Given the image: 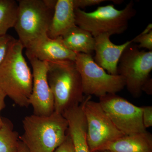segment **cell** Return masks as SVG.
<instances>
[{"instance_id":"6da1fadb","label":"cell","mask_w":152,"mask_h":152,"mask_svg":"<svg viewBox=\"0 0 152 152\" xmlns=\"http://www.w3.org/2000/svg\"><path fill=\"white\" fill-rule=\"evenodd\" d=\"M23 124L24 133L20 140L31 152H53L68 136L67 121L55 111L48 116H28Z\"/></svg>"},{"instance_id":"7a4b0ae2","label":"cell","mask_w":152,"mask_h":152,"mask_svg":"<svg viewBox=\"0 0 152 152\" xmlns=\"http://www.w3.org/2000/svg\"><path fill=\"white\" fill-rule=\"evenodd\" d=\"M18 40L13 44L0 65V88L20 107H28L33 87V74L23 55Z\"/></svg>"},{"instance_id":"3957f363","label":"cell","mask_w":152,"mask_h":152,"mask_svg":"<svg viewBox=\"0 0 152 152\" xmlns=\"http://www.w3.org/2000/svg\"><path fill=\"white\" fill-rule=\"evenodd\" d=\"M48 63V80L53 96L54 111L63 115L84 100L80 75L75 61Z\"/></svg>"},{"instance_id":"277c9868","label":"cell","mask_w":152,"mask_h":152,"mask_svg":"<svg viewBox=\"0 0 152 152\" xmlns=\"http://www.w3.org/2000/svg\"><path fill=\"white\" fill-rule=\"evenodd\" d=\"M136 13L132 1L121 10H117L113 4L101 6L91 12L75 9L76 26L89 32L94 37L101 34L112 36L123 34Z\"/></svg>"},{"instance_id":"5b68a950","label":"cell","mask_w":152,"mask_h":152,"mask_svg":"<svg viewBox=\"0 0 152 152\" xmlns=\"http://www.w3.org/2000/svg\"><path fill=\"white\" fill-rule=\"evenodd\" d=\"M57 0H19L14 28L24 48L47 35Z\"/></svg>"},{"instance_id":"8992f818","label":"cell","mask_w":152,"mask_h":152,"mask_svg":"<svg viewBox=\"0 0 152 152\" xmlns=\"http://www.w3.org/2000/svg\"><path fill=\"white\" fill-rule=\"evenodd\" d=\"M75 63L80 75L84 94L99 98L107 94H116L125 87L124 79L110 75L98 65L93 56L76 53Z\"/></svg>"},{"instance_id":"52a82bcc","label":"cell","mask_w":152,"mask_h":152,"mask_svg":"<svg viewBox=\"0 0 152 152\" xmlns=\"http://www.w3.org/2000/svg\"><path fill=\"white\" fill-rule=\"evenodd\" d=\"M152 70V51L140 50L132 42L123 52L118 65V75L124 78L125 87L134 98L141 96Z\"/></svg>"},{"instance_id":"ba28073f","label":"cell","mask_w":152,"mask_h":152,"mask_svg":"<svg viewBox=\"0 0 152 152\" xmlns=\"http://www.w3.org/2000/svg\"><path fill=\"white\" fill-rule=\"evenodd\" d=\"M87 127V140L91 152L124 135L114 124L99 102L87 96L82 103Z\"/></svg>"},{"instance_id":"9c48e42d","label":"cell","mask_w":152,"mask_h":152,"mask_svg":"<svg viewBox=\"0 0 152 152\" xmlns=\"http://www.w3.org/2000/svg\"><path fill=\"white\" fill-rule=\"evenodd\" d=\"M99 103L116 127L124 134L144 132L142 107L134 105L116 94L100 97Z\"/></svg>"},{"instance_id":"30bf717a","label":"cell","mask_w":152,"mask_h":152,"mask_svg":"<svg viewBox=\"0 0 152 152\" xmlns=\"http://www.w3.org/2000/svg\"><path fill=\"white\" fill-rule=\"evenodd\" d=\"M33 69V87L29 101L32 106L34 115H50L54 111V98L48 80V66L34 57H28Z\"/></svg>"},{"instance_id":"8fae6325","label":"cell","mask_w":152,"mask_h":152,"mask_svg":"<svg viewBox=\"0 0 152 152\" xmlns=\"http://www.w3.org/2000/svg\"><path fill=\"white\" fill-rule=\"evenodd\" d=\"M25 48L27 58L34 57L48 62L75 61L77 56L66 47L61 37L51 39L48 35L33 41Z\"/></svg>"},{"instance_id":"7c38bea8","label":"cell","mask_w":152,"mask_h":152,"mask_svg":"<svg viewBox=\"0 0 152 152\" xmlns=\"http://www.w3.org/2000/svg\"><path fill=\"white\" fill-rule=\"evenodd\" d=\"M108 34H101L94 37L95 43L94 61L107 72L118 75L119 61L125 48L132 43L128 41L124 44L116 45L110 39Z\"/></svg>"},{"instance_id":"4fadbf2b","label":"cell","mask_w":152,"mask_h":152,"mask_svg":"<svg viewBox=\"0 0 152 152\" xmlns=\"http://www.w3.org/2000/svg\"><path fill=\"white\" fill-rule=\"evenodd\" d=\"M63 116L67 121L68 133L74 152H91L87 140V127L82 104L67 110Z\"/></svg>"},{"instance_id":"5bb4252c","label":"cell","mask_w":152,"mask_h":152,"mask_svg":"<svg viewBox=\"0 0 152 152\" xmlns=\"http://www.w3.org/2000/svg\"><path fill=\"white\" fill-rule=\"evenodd\" d=\"M76 26L73 0H57L48 37L51 39L61 37Z\"/></svg>"},{"instance_id":"9a60e30c","label":"cell","mask_w":152,"mask_h":152,"mask_svg":"<svg viewBox=\"0 0 152 152\" xmlns=\"http://www.w3.org/2000/svg\"><path fill=\"white\" fill-rule=\"evenodd\" d=\"M97 151L111 152H152V135L147 131L124 135L106 144Z\"/></svg>"},{"instance_id":"2e32d148","label":"cell","mask_w":152,"mask_h":152,"mask_svg":"<svg viewBox=\"0 0 152 152\" xmlns=\"http://www.w3.org/2000/svg\"><path fill=\"white\" fill-rule=\"evenodd\" d=\"M61 38L66 47L75 53L92 56L94 53V37L89 32L77 26L68 31Z\"/></svg>"},{"instance_id":"e0dca14e","label":"cell","mask_w":152,"mask_h":152,"mask_svg":"<svg viewBox=\"0 0 152 152\" xmlns=\"http://www.w3.org/2000/svg\"><path fill=\"white\" fill-rule=\"evenodd\" d=\"M18 4L14 0H0V37L7 34L16 21Z\"/></svg>"},{"instance_id":"ac0fdd59","label":"cell","mask_w":152,"mask_h":152,"mask_svg":"<svg viewBox=\"0 0 152 152\" xmlns=\"http://www.w3.org/2000/svg\"><path fill=\"white\" fill-rule=\"evenodd\" d=\"M3 118L4 124L0 128V152H17L20 141L18 133L14 130L10 120Z\"/></svg>"},{"instance_id":"d6986e66","label":"cell","mask_w":152,"mask_h":152,"mask_svg":"<svg viewBox=\"0 0 152 152\" xmlns=\"http://www.w3.org/2000/svg\"><path fill=\"white\" fill-rule=\"evenodd\" d=\"M16 40L7 34L0 37V65L6 58L10 49Z\"/></svg>"},{"instance_id":"ffe728a7","label":"cell","mask_w":152,"mask_h":152,"mask_svg":"<svg viewBox=\"0 0 152 152\" xmlns=\"http://www.w3.org/2000/svg\"><path fill=\"white\" fill-rule=\"evenodd\" d=\"M131 41L133 43L138 44L137 45L139 48L152 51V31L145 34H140Z\"/></svg>"},{"instance_id":"44dd1931","label":"cell","mask_w":152,"mask_h":152,"mask_svg":"<svg viewBox=\"0 0 152 152\" xmlns=\"http://www.w3.org/2000/svg\"><path fill=\"white\" fill-rule=\"evenodd\" d=\"M142 119L144 127L148 128L152 126V107L151 106L142 107Z\"/></svg>"},{"instance_id":"7402d4cb","label":"cell","mask_w":152,"mask_h":152,"mask_svg":"<svg viewBox=\"0 0 152 152\" xmlns=\"http://www.w3.org/2000/svg\"><path fill=\"white\" fill-rule=\"evenodd\" d=\"M105 1L106 0H73L75 9L81 10L86 7L97 5Z\"/></svg>"},{"instance_id":"603a6c76","label":"cell","mask_w":152,"mask_h":152,"mask_svg":"<svg viewBox=\"0 0 152 152\" xmlns=\"http://www.w3.org/2000/svg\"><path fill=\"white\" fill-rule=\"evenodd\" d=\"M53 152H74L73 145L69 133L66 139Z\"/></svg>"},{"instance_id":"cb8c5ba5","label":"cell","mask_w":152,"mask_h":152,"mask_svg":"<svg viewBox=\"0 0 152 152\" xmlns=\"http://www.w3.org/2000/svg\"><path fill=\"white\" fill-rule=\"evenodd\" d=\"M7 96L4 93L3 91L0 88V128L2 126L4 121L3 118L1 117V112L5 107L6 104L5 102V99Z\"/></svg>"},{"instance_id":"d4e9b609","label":"cell","mask_w":152,"mask_h":152,"mask_svg":"<svg viewBox=\"0 0 152 152\" xmlns=\"http://www.w3.org/2000/svg\"><path fill=\"white\" fill-rule=\"evenodd\" d=\"M142 91L145 92L148 95L152 94V80L149 78L144 84L142 88Z\"/></svg>"},{"instance_id":"484cf974","label":"cell","mask_w":152,"mask_h":152,"mask_svg":"<svg viewBox=\"0 0 152 152\" xmlns=\"http://www.w3.org/2000/svg\"><path fill=\"white\" fill-rule=\"evenodd\" d=\"M17 152H31L27 146L20 140Z\"/></svg>"},{"instance_id":"4316f807","label":"cell","mask_w":152,"mask_h":152,"mask_svg":"<svg viewBox=\"0 0 152 152\" xmlns=\"http://www.w3.org/2000/svg\"><path fill=\"white\" fill-rule=\"evenodd\" d=\"M151 31H152V23H150L147 26L146 28L145 29V30L140 34H147L148 33H150Z\"/></svg>"},{"instance_id":"83f0119b","label":"cell","mask_w":152,"mask_h":152,"mask_svg":"<svg viewBox=\"0 0 152 152\" xmlns=\"http://www.w3.org/2000/svg\"><path fill=\"white\" fill-rule=\"evenodd\" d=\"M93 152H111L107 151H96Z\"/></svg>"}]
</instances>
